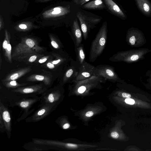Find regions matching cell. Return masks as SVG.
Masks as SVG:
<instances>
[{"instance_id": "6da1fadb", "label": "cell", "mask_w": 151, "mask_h": 151, "mask_svg": "<svg viewBox=\"0 0 151 151\" xmlns=\"http://www.w3.org/2000/svg\"><path fill=\"white\" fill-rule=\"evenodd\" d=\"M151 52L148 48L132 49L117 52L109 59L113 62H123L127 63L138 62L145 58V55Z\"/></svg>"}, {"instance_id": "7a4b0ae2", "label": "cell", "mask_w": 151, "mask_h": 151, "mask_svg": "<svg viewBox=\"0 0 151 151\" xmlns=\"http://www.w3.org/2000/svg\"><path fill=\"white\" fill-rule=\"evenodd\" d=\"M107 39V25L104 22L91 42L89 52V61L94 62L103 52Z\"/></svg>"}, {"instance_id": "3957f363", "label": "cell", "mask_w": 151, "mask_h": 151, "mask_svg": "<svg viewBox=\"0 0 151 151\" xmlns=\"http://www.w3.org/2000/svg\"><path fill=\"white\" fill-rule=\"evenodd\" d=\"M126 41L132 47H138L144 45L147 42L144 34L137 28L132 27L127 32Z\"/></svg>"}, {"instance_id": "277c9868", "label": "cell", "mask_w": 151, "mask_h": 151, "mask_svg": "<svg viewBox=\"0 0 151 151\" xmlns=\"http://www.w3.org/2000/svg\"><path fill=\"white\" fill-rule=\"evenodd\" d=\"M76 16L80 22L84 39L86 40L88 37L90 29L99 23L101 19L87 16L80 11L77 13Z\"/></svg>"}, {"instance_id": "5b68a950", "label": "cell", "mask_w": 151, "mask_h": 151, "mask_svg": "<svg viewBox=\"0 0 151 151\" xmlns=\"http://www.w3.org/2000/svg\"><path fill=\"white\" fill-rule=\"evenodd\" d=\"M95 75H97L105 79L113 81L123 83L124 81L121 79L116 73L114 67L108 65H99L95 67L94 70Z\"/></svg>"}, {"instance_id": "8992f818", "label": "cell", "mask_w": 151, "mask_h": 151, "mask_svg": "<svg viewBox=\"0 0 151 151\" xmlns=\"http://www.w3.org/2000/svg\"><path fill=\"white\" fill-rule=\"evenodd\" d=\"M57 105L55 104H45L41 106L33 115L26 119V122H35L39 121L55 110Z\"/></svg>"}, {"instance_id": "52a82bcc", "label": "cell", "mask_w": 151, "mask_h": 151, "mask_svg": "<svg viewBox=\"0 0 151 151\" xmlns=\"http://www.w3.org/2000/svg\"><path fill=\"white\" fill-rule=\"evenodd\" d=\"M95 67L85 61L80 65L78 73L74 81H79L85 80L94 75V70Z\"/></svg>"}, {"instance_id": "ba28073f", "label": "cell", "mask_w": 151, "mask_h": 151, "mask_svg": "<svg viewBox=\"0 0 151 151\" xmlns=\"http://www.w3.org/2000/svg\"><path fill=\"white\" fill-rule=\"evenodd\" d=\"M61 97V94L58 90L45 92L41 96L40 103L39 107L45 104H57Z\"/></svg>"}, {"instance_id": "9c48e42d", "label": "cell", "mask_w": 151, "mask_h": 151, "mask_svg": "<svg viewBox=\"0 0 151 151\" xmlns=\"http://www.w3.org/2000/svg\"><path fill=\"white\" fill-rule=\"evenodd\" d=\"M0 114L1 115L4 123L7 137L9 139L12 130L11 118L9 110L1 102V100L0 101Z\"/></svg>"}, {"instance_id": "30bf717a", "label": "cell", "mask_w": 151, "mask_h": 151, "mask_svg": "<svg viewBox=\"0 0 151 151\" xmlns=\"http://www.w3.org/2000/svg\"><path fill=\"white\" fill-rule=\"evenodd\" d=\"M72 33L75 48L78 47L81 43L82 40L81 29L76 19L73 21L72 27Z\"/></svg>"}, {"instance_id": "8fae6325", "label": "cell", "mask_w": 151, "mask_h": 151, "mask_svg": "<svg viewBox=\"0 0 151 151\" xmlns=\"http://www.w3.org/2000/svg\"><path fill=\"white\" fill-rule=\"evenodd\" d=\"M41 97H36L28 99H24L15 103V105L24 110L26 114L35 103L40 100Z\"/></svg>"}, {"instance_id": "7c38bea8", "label": "cell", "mask_w": 151, "mask_h": 151, "mask_svg": "<svg viewBox=\"0 0 151 151\" xmlns=\"http://www.w3.org/2000/svg\"><path fill=\"white\" fill-rule=\"evenodd\" d=\"M140 12L147 17H151V2L149 0H134Z\"/></svg>"}, {"instance_id": "4fadbf2b", "label": "cell", "mask_w": 151, "mask_h": 151, "mask_svg": "<svg viewBox=\"0 0 151 151\" xmlns=\"http://www.w3.org/2000/svg\"><path fill=\"white\" fill-rule=\"evenodd\" d=\"M108 9L112 13L121 18L125 19L127 17L119 6L112 0H103Z\"/></svg>"}, {"instance_id": "5bb4252c", "label": "cell", "mask_w": 151, "mask_h": 151, "mask_svg": "<svg viewBox=\"0 0 151 151\" xmlns=\"http://www.w3.org/2000/svg\"><path fill=\"white\" fill-rule=\"evenodd\" d=\"M44 90L39 86H36L30 87L18 88L12 91L13 92L19 93L22 94H29L37 93H40Z\"/></svg>"}, {"instance_id": "9a60e30c", "label": "cell", "mask_w": 151, "mask_h": 151, "mask_svg": "<svg viewBox=\"0 0 151 151\" xmlns=\"http://www.w3.org/2000/svg\"><path fill=\"white\" fill-rule=\"evenodd\" d=\"M84 8L89 9H99L104 8L105 6L102 0H94L85 4Z\"/></svg>"}, {"instance_id": "2e32d148", "label": "cell", "mask_w": 151, "mask_h": 151, "mask_svg": "<svg viewBox=\"0 0 151 151\" xmlns=\"http://www.w3.org/2000/svg\"><path fill=\"white\" fill-rule=\"evenodd\" d=\"M75 49L76 56V61L80 65H81L85 61V54L83 44L81 43L78 47H75Z\"/></svg>"}, {"instance_id": "e0dca14e", "label": "cell", "mask_w": 151, "mask_h": 151, "mask_svg": "<svg viewBox=\"0 0 151 151\" xmlns=\"http://www.w3.org/2000/svg\"><path fill=\"white\" fill-rule=\"evenodd\" d=\"M5 130L4 123L1 115L0 114V131L3 132Z\"/></svg>"}, {"instance_id": "ac0fdd59", "label": "cell", "mask_w": 151, "mask_h": 151, "mask_svg": "<svg viewBox=\"0 0 151 151\" xmlns=\"http://www.w3.org/2000/svg\"><path fill=\"white\" fill-rule=\"evenodd\" d=\"M90 0H73V2L76 5L81 6Z\"/></svg>"}, {"instance_id": "d6986e66", "label": "cell", "mask_w": 151, "mask_h": 151, "mask_svg": "<svg viewBox=\"0 0 151 151\" xmlns=\"http://www.w3.org/2000/svg\"><path fill=\"white\" fill-rule=\"evenodd\" d=\"M145 76L148 78L147 80V81L151 85V70H147L146 72Z\"/></svg>"}, {"instance_id": "ffe728a7", "label": "cell", "mask_w": 151, "mask_h": 151, "mask_svg": "<svg viewBox=\"0 0 151 151\" xmlns=\"http://www.w3.org/2000/svg\"><path fill=\"white\" fill-rule=\"evenodd\" d=\"M6 85L7 86L9 87H17L20 85H19L14 80L10 81L9 83L7 84Z\"/></svg>"}, {"instance_id": "44dd1931", "label": "cell", "mask_w": 151, "mask_h": 151, "mask_svg": "<svg viewBox=\"0 0 151 151\" xmlns=\"http://www.w3.org/2000/svg\"><path fill=\"white\" fill-rule=\"evenodd\" d=\"M26 43L30 47H33L35 45L34 41L30 39H27L26 40Z\"/></svg>"}, {"instance_id": "7402d4cb", "label": "cell", "mask_w": 151, "mask_h": 151, "mask_svg": "<svg viewBox=\"0 0 151 151\" xmlns=\"http://www.w3.org/2000/svg\"><path fill=\"white\" fill-rule=\"evenodd\" d=\"M125 101L127 104L130 105L134 104L135 103L134 100L130 98L126 99L125 100Z\"/></svg>"}, {"instance_id": "603a6c76", "label": "cell", "mask_w": 151, "mask_h": 151, "mask_svg": "<svg viewBox=\"0 0 151 151\" xmlns=\"http://www.w3.org/2000/svg\"><path fill=\"white\" fill-rule=\"evenodd\" d=\"M119 96H122L124 98H129L131 96L130 94L125 92H119Z\"/></svg>"}, {"instance_id": "cb8c5ba5", "label": "cell", "mask_w": 151, "mask_h": 151, "mask_svg": "<svg viewBox=\"0 0 151 151\" xmlns=\"http://www.w3.org/2000/svg\"><path fill=\"white\" fill-rule=\"evenodd\" d=\"M66 145L67 147L68 148H75L78 147L77 145L72 143H66Z\"/></svg>"}, {"instance_id": "d4e9b609", "label": "cell", "mask_w": 151, "mask_h": 151, "mask_svg": "<svg viewBox=\"0 0 151 151\" xmlns=\"http://www.w3.org/2000/svg\"><path fill=\"white\" fill-rule=\"evenodd\" d=\"M20 75L18 73H15L11 76L10 79L11 80H14L17 79L19 77Z\"/></svg>"}, {"instance_id": "484cf974", "label": "cell", "mask_w": 151, "mask_h": 151, "mask_svg": "<svg viewBox=\"0 0 151 151\" xmlns=\"http://www.w3.org/2000/svg\"><path fill=\"white\" fill-rule=\"evenodd\" d=\"M111 137L114 139H117L119 137V134L116 132H112L111 134Z\"/></svg>"}, {"instance_id": "4316f807", "label": "cell", "mask_w": 151, "mask_h": 151, "mask_svg": "<svg viewBox=\"0 0 151 151\" xmlns=\"http://www.w3.org/2000/svg\"><path fill=\"white\" fill-rule=\"evenodd\" d=\"M44 77L41 75H37L35 76V79L39 81H42L44 79Z\"/></svg>"}, {"instance_id": "83f0119b", "label": "cell", "mask_w": 151, "mask_h": 151, "mask_svg": "<svg viewBox=\"0 0 151 151\" xmlns=\"http://www.w3.org/2000/svg\"><path fill=\"white\" fill-rule=\"evenodd\" d=\"M51 44L53 47L55 48H57L59 47L57 43L54 41H52Z\"/></svg>"}, {"instance_id": "f1b7e54d", "label": "cell", "mask_w": 151, "mask_h": 151, "mask_svg": "<svg viewBox=\"0 0 151 151\" xmlns=\"http://www.w3.org/2000/svg\"><path fill=\"white\" fill-rule=\"evenodd\" d=\"M37 58V56L36 55H33L30 57L29 59V61L30 62H32L35 61Z\"/></svg>"}, {"instance_id": "f546056e", "label": "cell", "mask_w": 151, "mask_h": 151, "mask_svg": "<svg viewBox=\"0 0 151 151\" xmlns=\"http://www.w3.org/2000/svg\"><path fill=\"white\" fill-rule=\"evenodd\" d=\"M93 114V113L91 111H89L87 112L86 114V116L88 117H91L92 116Z\"/></svg>"}, {"instance_id": "4dcf8cb0", "label": "cell", "mask_w": 151, "mask_h": 151, "mask_svg": "<svg viewBox=\"0 0 151 151\" xmlns=\"http://www.w3.org/2000/svg\"><path fill=\"white\" fill-rule=\"evenodd\" d=\"M70 124L68 123H66L62 127V128L64 129H67L70 127Z\"/></svg>"}, {"instance_id": "1f68e13d", "label": "cell", "mask_w": 151, "mask_h": 151, "mask_svg": "<svg viewBox=\"0 0 151 151\" xmlns=\"http://www.w3.org/2000/svg\"><path fill=\"white\" fill-rule=\"evenodd\" d=\"M8 42L6 40H5L3 42V47L4 49L7 48L8 45Z\"/></svg>"}, {"instance_id": "d6a6232c", "label": "cell", "mask_w": 151, "mask_h": 151, "mask_svg": "<svg viewBox=\"0 0 151 151\" xmlns=\"http://www.w3.org/2000/svg\"><path fill=\"white\" fill-rule=\"evenodd\" d=\"M47 66L49 68L52 69L54 68L55 66L53 64H52L50 63H48L47 64Z\"/></svg>"}, {"instance_id": "836d02e7", "label": "cell", "mask_w": 151, "mask_h": 151, "mask_svg": "<svg viewBox=\"0 0 151 151\" xmlns=\"http://www.w3.org/2000/svg\"><path fill=\"white\" fill-rule=\"evenodd\" d=\"M19 27L22 29H25L27 28V26L24 24H21L19 26Z\"/></svg>"}, {"instance_id": "e575fe53", "label": "cell", "mask_w": 151, "mask_h": 151, "mask_svg": "<svg viewBox=\"0 0 151 151\" xmlns=\"http://www.w3.org/2000/svg\"><path fill=\"white\" fill-rule=\"evenodd\" d=\"M61 60L60 59H58V60L54 61L52 62V64H56L58 63H60V61Z\"/></svg>"}, {"instance_id": "d590c367", "label": "cell", "mask_w": 151, "mask_h": 151, "mask_svg": "<svg viewBox=\"0 0 151 151\" xmlns=\"http://www.w3.org/2000/svg\"><path fill=\"white\" fill-rule=\"evenodd\" d=\"M47 60V58H44L42 59H40L39 60V62L40 63H43L45 62Z\"/></svg>"}, {"instance_id": "8d00e7d4", "label": "cell", "mask_w": 151, "mask_h": 151, "mask_svg": "<svg viewBox=\"0 0 151 151\" xmlns=\"http://www.w3.org/2000/svg\"><path fill=\"white\" fill-rule=\"evenodd\" d=\"M6 49L9 51H10L11 50V46L10 44H8Z\"/></svg>"}, {"instance_id": "74e56055", "label": "cell", "mask_w": 151, "mask_h": 151, "mask_svg": "<svg viewBox=\"0 0 151 151\" xmlns=\"http://www.w3.org/2000/svg\"><path fill=\"white\" fill-rule=\"evenodd\" d=\"M61 12V11H53L52 12V14H58Z\"/></svg>"}, {"instance_id": "f35d334b", "label": "cell", "mask_w": 151, "mask_h": 151, "mask_svg": "<svg viewBox=\"0 0 151 151\" xmlns=\"http://www.w3.org/2000/svg\"><path fill=\"white\" fill-rule=\"evenodd\" d=\"M61 9L60 8L57 7L54 9V10L55 11H61Z\"/></svg>"}]
</instances>
